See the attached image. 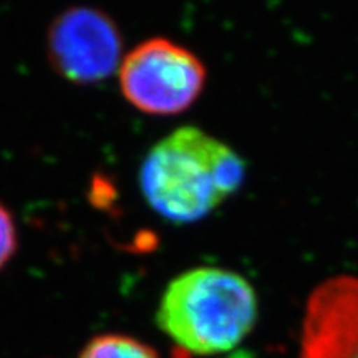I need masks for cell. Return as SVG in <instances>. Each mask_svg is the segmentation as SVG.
<instances>
[{"label": "cell", "mask_w": 358, "mask_h": 358, "mask_svg": "<svg viewBox=\"0 0 358 358\" xmlns=\"http://www.w3.org/2000/svg\"><path fill=\"white\" fill-rule=\"evenodd\" d=\"M244 179V159L196 127H181L159 140L140 168L146 203L174 224L204 219L239 191Z\"/></svg>", "instance_id": "1"}, {"label": "cell", "mask_w": 358, "mask_h": 358, "mask_svg": "<svg viewBox=\"0 0 358 358\" xmlns=\"http://www.w3.org/2000/svg\"><path fill=\"white\" fill-rule=\"evenodd\" d=\"M257 313V294L244 275L222 267H194L169 282L156 322L185 355L209 357L243 343Z\"/></svg>", "instance_id": "2"}, {"label": "cell", "mask_w": 358, "mask_h": 358, "mask_svg": "<svg viewBox=\"0 0 358 358\" xmlns=\"http://www.w3.org/2000/svg\"><path fill=\"white\" fill-rule=\"evenodd\" d=\"M206 78L204 64L189 48L163 37L138 43L118 69L124 100L153 116L189 110L199 100Z\"/></svg>", "instance_id": "3"}, {"label": "cell", "mask_w": 358, "mask_h": 358, "mask_svg": "<svg viewBox=\"0 0 358 358\" xmlns=\"http://www.w3.org/2000/svg\"><path fill=\"white\" fill-rule=\"evenodd\" d=\"M47 57L66 82L101 83L122 65V34L106 13L92 7H71L48 27Z\"/></svg>", "instance_id": "4"}, {"label": "cell", "mask_w": 358, "mask_h": 358, "mask_svg": "<svg viewBox=\"0 0 358 358\" xmlns=\"http://www.w3.org/2000/svg\"><path fill=\"white\" fill-rule=\"evenodd\" d=\"M299 358H358V277L327 279L308 295Z\"/></svg>", "instance_id": "5"}, {"label": "cell", "mask_w": 358, "mask_h": 358, "mask_svg": "<svg viewBox=\"0 0 358 358\" xmlns=\"http://www.w3.org/2000/svg\"><path fill=\"white\" fill-rule=\"evenodd\" d=\"M78 358H159V355L153 347L129 335L103 334L90 340Z\"/></svg>", "instance_id": "6"}, {"label": "cell", "mask_w": 358, "mask_h": 358, "mask_svg": "<svg viewBox=\"0 0 358 358\" xmlns=\"http://www.w3.org/2000/svg\"><path fill=\"white\" fill-rule=\"evenodd\" d=\"M17 248H19V234H17L15 221L12 213L0 203V272L15 256Z\"/></svg>", "instance_id": "7"}]
</instances>
